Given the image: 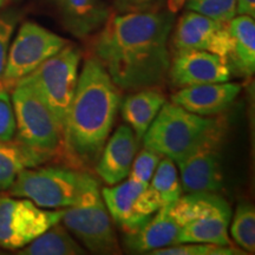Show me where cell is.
Segmentation results:
<instances>
[{"label": "cell", "mask_w": 255, "mask_h": 255, "mask_svg": "<svg viewBox=\"0 0 255 255\" xmlns=\"http://www.w3.org/2000/svg\"><path fill=\"white\" fill-rule=\"evenodd\" d=\"M171 12H128L109 15L94 43V56L122 90L159 88L168 79Z\"/></svg>", "instance_id": "1"}, {"label": "cell", "mask_w": 255, "mask_h": 255, "mask_svg": "<svg viewBox=\"0 0 255 255\" xmlns=\"http://www.w3.org/2000/svg\"><path fill=\"white\" fill-rule=\"evenodd\" d=\"M121 105L119 88L95 56L88 57L64 128V154L73 164H95Z\"/></svg>", "instance_id": "2"}, {"label": "cell", "mask_w": 255, "mask_h": 255, "mask_svg": "<svg viewBox=\"0 0 255 255\" xmlns=\"http://www.w3.org/2000/svg\"><path fill=\"white\" fill-rule=\"evenodd\" d=\"M226 129L221 119L200 116L165 102L142 139L144 146L177 163L203 146L221 144Z\"/></svg>", "instance_id": "3"}, {"label": "cell", "mask_w": 255, "mask_h": 255, "mask_svg": "<svg viewBox=\"0 0 255 255\" xmlns=\"http://www.w3.org/2000/svg\"><path fill=\"white\" fill-rule=\"evenodd\" d=\"M98 181L87 171L65 167L26 168L9 188L15 197L31 200L40 208L64 209L77 205Z\"/></svg>", "instance_id": "4"}, {"label": "cell", "mask_w": 255, "mask_h": 255, "mask_svg": "<svg viewBox=\"0 0 255 255\" xmlns=\"http://www.w3.org/2000/svg\"><path fill=\"white\" fill-rule=\"evenodd\" d=\"M180 223L176 244L232 245L229 225L232 209L218 193H191L169 205Z\"/></svg>", "instance_id": "5"}, {"label": "cell", "mask_w": 255, "mask_h": 255, "mask_svg": "<svg viewBox=\"0 0 255 255\" xmlns=\"http://www.w3.org/2000/svg\"><path fill=\"white\" fill-rule=\"evenodd\" d=\"M15 116V139L50 157L64 151V130L49 107L27 83L11 89Z\"/></svg>", "instance_id": "6"}, {"label": "cell", "mask_w": 255, "mask_h": 255, "mask_svg": "<svg viewBox=\"0 0 255 255\" xmlns=\"http://www.w3.org/2000/svg\"><path fill=\"white\" fill-rule=\"evenodd\" d=\"M81 58V51L68 44L20 79L37 92L58 120L63 130L78 84Z\"/></svg>", "instance_id": "7"}, {"label": "cell", "mask_w": 255, "mask_h": 255, "mask_svg": "<svg viewBox=\"0 0 255 255\" xmlns=\"http://www.w3.org/2000/svg\"><path fill=\"white\" fill-rule=\"evenodd\" d=\"M63 225L92 253H119V241L100 191V183L91 187L77 205L63 209Z\"/></svg>", "instance_id": "8"}, {"label": "cell", "mask_w": 255, "mask_h": 255, "mask_svg": "<svg viewBox=\"0 0 255 255\" xmlns=\"http://www.w3.org/2000/svg\"><path fill=\"white\" fill-rule=\"evenodd\" d=\"M63 209L45 210L31 200L0 196V247L21 250L62 221Z\"/></svg>", "instance_id": "9"}, {"label": "cell", "mask_w": 255, "mask_h": 255, "mask_svg": "<svg viewBox=\"0 0 255 255\" xmlns=\"http://www.w3.org/2000/svg\"><path fill=\"white\" fill-rule=\"evenodd\" d=\"M68 44L69 40L65 38L36 23L26 21L9 45L1 82L12 89L15 83L30 75Z\"/></svg>", "instance_id": "10"}, {"label": "cell", "mask_w": 255, "mask_h": 255, "mask_svg": "<svg viewBox=\"0 0 255 255\" xmlns=\"http://www.w3.org/2000/svg\"><path fill=\"white\" fill-rule=\"evenodd\" d=\"M108 212L126 233L141 228L157 210L162 202L149 184L135 182L128 178L122 184L105 187L101 191Z\"/></svg>", "instance_id": "11"}, {"label": "cell", "mask_w": 255, "mask_h": 255, "mask_svg": "<svg viewBox=\"0 0 255 255\" xmlns=\"http://www.w3.org/2000/svg\"><path fill=\"white\" fill-rule=\"evenodd\" d=\"M228 24L188 9L178 19L171 43L175 51H207L229 60L233 43Z\"/></svg>", "instance_id": "12"}, {"label": "cell", "mask_w": 255, "mask_h": 255, "mask_svg": "<svg viewBox=\"0 0 255 255\" xmlns=\"http://www.w3.org/2000/svg\"><path fill=\"white\" fill-rule=\"evenodd\" d=\"M168 78L176 88L223 83L231 79L228 60L199 50L175 51L170 59Z\"/></svg>", "instance_id": "13"}, {"label": "cell", "mask_w": 255, "mask_h": 255, "mask_svg": "<svg viewBox=\"0 0 255 255\" xmlns=\"http://www.w3.org/2000/svg\"><path fill=\"white\" fill-rule=\"evenodd\" d=\"M220 145L203 146L177 162L181 186L187 194L219 193L223 187Z\"/></svg>", "instance_id": "14"}, {"label": "cell", "mask_w": 255, "mask_h": 255, "mask_svg": "<svg viewBox=\"0 0 255 255\" xmlns=\"http://www.w3.org/2000/svg\"><path fill=\"white\" fill-rule=\"evenodd\" d=\"M242 90L239 83H208L180 88L171 102L200 116H216L228 109Z\"/></svg>", "instance_id": "15"}, {"label": "cell", "mask_w": 255, "mask_h": 255, "mask_svg": "<svg viewBox=\"0 0 255 255\" xmlns=\"http://www.w3.org/2000/svg\"><path fill=\"white\" fill-rule=\"evenodd\" d=\"M138 150V139L129 126L117 128L104 144L96 171L109 186L120 183L129 175L133 158Z\"/></svg>", "instance_id": "16"}, {"label": "cell", "mask_w": 255, "mask_h": 255, "mask_svg": "<svg viewBox=\"0 0 255 255\" xmlns=\"http://www.w3.org/2000/svg\"><path fill=\"white\" fill-rule=\"evenodd\" d=\"M180 228V223L171 214L170 207L165 205L141 228L132 233H127L126 245L130 251L149 254L152 251L176 245Z\"/></svg>", "instance_id": "17"}, {"label": "cell", "mask_w": 255, "mask_h": 255, "mask_svg": "<svg viewBox=\"0 0 255 255\" xmlns=\"http://www.w3.org/2000/svg\"><path fill=\"white\" fill-rule=\"evenodd\" d=\"M62 23L77 38H87L98 31L109 18V9L102 0H51Z\"/></svg>", "instance_id": "18"}, {"label": "cell", "mask_w": 255, "mask_h": 255, "mask_svg": "<svg viewBox=\"0 0 255 255\" xmlns=\"http://www.w3.org/2000/svg\"><path fill=\"white\" fill-rule=\"evenodd\" d=\"M165 103V96L158 88H148L133 91L121 105L123 120L135 132L137 139H142L149 127L154 122L162 105Z\"/></svg>", "instance_id": "19"}, {"label": "cell", "mask_w": 255, "mask_h": 255, "mask_svg": "<svg viewBox=\"0 0 255 255\" xmlns=\"http://www.w3.org/2000/svg\"><path fill=\"white\" fill-rule=\"evenodd\" d=\"M50 158L17 139L0 142V191L9 189L21 170L37 167Z\"/></svg>", "instance_id": "20"}, {"label": "cell", "mask_w": 255, "mask_h": 255, "mask_svg": "<svg viewBox=\"0 0 255 255\" xmlns=\"http://www.w3.org/2000/svg\"><path fill=\"white\" fill-rule=\"evenodd\" d=\"M233 49L232 58L242 76L251 77L255 71V21L247 14H239L228 24Z\"/></svg>", "instance_id": "21"}, {"label": "cell", "mask_w": 255, "mask_h": 255, "mask_svg": "<svg viewBox=\"0 0 255 255\" xmlns=\"http://www.w3.org/2000/svg\"><path fill=\"white\" fill-rule=\"evenodd\" d=\"M85 253L84 248L75 241L65 226L60 225V222L18 252L21 255H81Z\"/></svg>", "instance_id": "22"}, {"label": "cell", "mask_w": 255, "mask_h": 255, "mask_svg": "<svg viewBox=\"0 0 255 255\" xmlns=\"http://www.w3.org/2000/svg\"><path fill=\"white\" fill-rule=\"evenodd\" d=\"M149 187L159 197L162 206L170 205L182 196V186L178 177L176 165L171 158L164 156L152 175Z\"/></svg>", "instance_id": "23"}, {"label": "cell", "mask_w": 255, "mask_h": 255, "mask_svg": "<svg viewBox=\"0 0 255 255\" xmlns=\"http://www.w3.org/2000/svg\"><path fill=\"white\" fill-rule=\"evenodd\" d=\"M229 233L246 253L255 251V209L250 202H240L235 210Z\"/></svg>", "instance_id": "24"}, {"label": "cell", "mask_w": 255, "mask_h": 255, "mask_svg": "<svg viewBox=\"0 0 255 255\" xmlns=\"http://www.w3.org/2000/svg\"><path fill=\"white\" fill-rule=\"evenodd\" d=\"M151 255H240L246 254L241 248H235L232 245L222 246L215 244H176L173 246L161 248L150 252Z\"/></svg>", "instance_id": "25"}, {"label": "cell", "mask_w": 255, "mask_h": 255, "mask_svg": "<svg viewBox=\"0 0 255 255\" xmlns=\"http://www.w3.org/2000/svg\"><path fill=\"white\" fill-rule=\"evenodd\" d=\"M186 6L221 23H229L237 15V0H187Z\"/></svg>", "instance_id": "26"}, {"label": "cell", "mask_w": 255, "mask_h": 255, "mask_svg": "<svg viewBox=\"0 0 255 255\" xmlns=\"http://www.w3.org/2000/svg\"><path fill=\"white\" fill-rule=\"evenodd\" d=\"M161 158L162 155L159 152L144 146V149L133 158L129 171V180L138 183L149 184Z\"/></svg>", "instance_id": "27"}, {"label": "cell", "mask_w": 255, "mask_h": 255, "mask_svg": "<svg viewBox=\"0 0 255 255\" xmlns=\"http://www.w3.org/2000/svg\"><path fill=\"white\" fill-rule=\"evenodd\" d=\"M9 90L0 81V142L11 141L15 135V116Z\"/></svg>", "instance_id": "28"}, {"label": "cell", "mask_w": 255, "mask_h": 255, "mask_svg": "<svg viewBox=\"0 0 255 255\" xmlns=\"http://www.w3.org/2000/svg\"><path fill=\"white\" fill-rule=\"evenodd\" d=\"M18 21L19 14L15 11L0 12V81L4 75L8 49Z\"/></svg>", "instance_id": "29"}, {"label": "cell", "mask_w": 255, "mask_h": 255, "mask_svg": "<svg viewBox=\"0 0 255 255\" xmlns=\"http://www.w3.org/2000/svg\"><path fill=\"white\" fill-rule=\"evenodd\" d=\"M157 1L158 0H114V4L119 13H128L150 9Z\"/></svg>", "instance_id": "30"}, {"label": "cell", "mask_w": 255, "mask_h": 255, "mask_svg": "<svg viewBox=\"0 0 255 255\" xmlns=\"http://www.w3.org/2000/svg\"><path fill=\"white\" fill-rule=\"evenodd\" d=\"M237 14H247L254 18L255 0H237Z\"/></svg>", "instance_id": "31"}, {"label": "cell", "mask_w": 255, "mask_h": 255, "mask_svg": "<svg viewBox=\"0 0 255 255\" xmlns=\"http://www.w3.org/2000/svg\"><path fill=\"white\" fill-rule=\"evenodd\" d=\"M187 0H168V9L171 13H176L183 7Z\"/></svg>", "instance_id": "32"}, {"label": "cell", "mask_w": 255, "mask_h": 255, "mask_svg": "<svg viewBox=\"0 0 255 255\" xmlns=\"http://www.w3.org/2000/svg\"><path fill=\"white\" fill-rule=\"evenodd\" d=\"M5 2H6V0H0V8L5 5Z\"/></svg>", "instance_id": "33"}]
</instances>
